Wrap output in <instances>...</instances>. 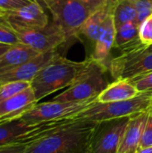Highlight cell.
<instances>
[{"label":"cell","instance_id":"1","mask_svg":"<svg viewBox=\"0 0 152 153\" xmlns=\"http://www.w3.org/2000/svg\"><path fill=\"white\" fill-rule=\"evenodd\" d=\"M97 122L72 119L30 143L24 153H89Z\"/></svg>","mask_w":152,"mask_h":153},{"label":"cell","instance_id":"2","mask_svg":"<svg viewBox=\"0 0 152 153\" xmlns=\"http://www.w3.org/2000/svg\"><path fill=\"white\" fill-rule=\"evenodd\" d=\"M91 61L90 56L76 62L57 54L30 82L38 101L64 88L73 84L86 71Z\"/></svg>","mask_w":152,"mask_h":153},{"label":"cell","instance_id":"3","mask_svg":"<svg viewBox=\"0 0 152 153\" xmlns=\"http://www.w3.org/2000/svg\"><path fill=\"white\" fill-rule=\"evenodd\" d=\"M54 24L69 39L76 38L87 19L105 0H40Z\"/></svg>","mask_w":152,"mask_h":153},{"label":"cell","instance_id":"4","mask_svg":"<svg viewBox=\"0 0 152 153\" xmlns=\"http://www.w3.org/2000/svg\"><path fill=\"white\" fill-rule=\"evenodd\" d=\"M121 54L108 62V72L115 80H132L152 71V46L140 38L118 48Z\"/></svg>","mask_w":152,"mask_h":153},{"label":"cell","instance_id":"5","mask_svg":"<svg viewBox=\"0 0 152 153\" xmlns=\"http://www.w3.org/2000/svg\"><path fill=\"white\" fill-rule=\"evenodd\" d=\"M152 107V92H142L137 97L122 101L100 103L94 102L72 118L75 120L102 122L111 119L130 117L146 111Z\"/></svg>","mask_w":152,"mask_h":153},{"label":"cell","instance_id":"6","mask_svg":"<svg viewBox=\"0 0 152 153\" xmlns=\"http://www.w3.org/2000/svg\"><path fill=\"white\" fill-rule=\"evenodd\" d=\"M107 73H108L107 66L91 58L88 68L82 75L52 100L59 102H78L98 98L99 93L109 84L106 77Z\"/></svg>","mask_w":152,"mask_h":153},{"label":"cell","instance_id":"7","mask_svg":"<svg viewBox=\"0 0 152 153\" xmlns=\"http://www.w3.org/2000/svg\"><path fill=\"white\" fill-rule=\"evenodd\" d=\"M73 118H64L40 123H28L15 119L0 124V147L20 143H32L56 128L69 123Z\"/></svg>","mask_w":152,"mask_h":153},{"label":"cell","instance_id":"8","mask_svg":"<svg viewBox=\"0 0 152 153\" xmlns=\"http://www.w3.org/2000/svg\"><path fill=\"white\" fill-rule=\"evenodd\" d=\"M97 101V98L78 102H59L50 100L36 104L25 113L21 119L28 123H40L45 121L70 118L84 110Z\"/></svg>","mask_w":152,"mask_h":153},{"label":"cell","instance_id":"9","mask_svg":"<svg viewBox=\"0 0 152 153\" xmlns=\"http://www.w3.org/2000/svg\"><path fill=\"white\" fill-rule=\"evenodd\" d=\"M130 117L97 122L89 153H118Z\"/></svg>","mask_w":152,"mask_h":153},{"label":"cell","instance_id":"10","mask_svg":"<svg viewBox=\"0 0 152 153\" xmlns=\"http://www.w3.org/2000/svg\"><path fill=\"white\" fill-rule=\"evenodd\" d=\"M16 32L22 43L31 47L39 53L57 50L61 46L69 41V39L53 22L43 28Z\"/></svg>","mask_w":152,"mask_h":153},{"label":"cell","instance_id":"11","mask_svg":"<svg viewBox=\"0 0 152 153\" xmlns=\"http://www.w3.org/2000/svg\"><path fill=\"white\" fill-rule=\"evenodd\" d=\"M4 19L15 31L39 29L49 23L48 15L38 0H33L20 9L5 12Z\"/></svg>","mask_w":152,"mask_h":153},{"label":"cell","instance_id":"12","mask_svg":"<svg viewBox=\"0 0 152 153\" xmlns=\"http://www.w3.org/2000/svg\"><path fill=\"white\" fill-rule=\"evenodd\" d=\"M57 54H59L58 49L40 53L34 58L21 65L20 66L6 73L0 74V84L15 81L30 82L39 74V72L45 67Z\"/></svg>","mask_w":152,"mask_h":153},{"label":"cell","instance_id":"13","mask_svg":"<svg viewBox=\"0 0 152 153\" xmlns=\"http://www.w3.org/2000/svg\"><path fill=\"white\" fill-rule=\"evenodd\" d=\"M38 100L31 87L0 103V121L7 122L21 118L30 110Z\"/></svg>","mask_w":152,"mask_h":153},{"label":"cell","instance_id":"14","mask_svg":"<svg viewBox=\"0 0 152 153\" xmlns=\"http://www.w3.org/2000/svg\"><path fill=\"white\" fill-rule=\"evenodd\" d=\"M149 111L150 109L135 114L130 117L118 153H136L140 149Z\"/></svg>","mask_w":152,"mask_h":153},{"label":"cell","instance_id":"15","mask_svg":"<svg viewBox=\"0 0 152 153\" xmlns=\"http://www.w3.org/2000/svg\"><path fill=\"white\" fill-rule=\"evenodd\" d=\"M115 3L116 0H105L84 22L79 35H83L87 39L95 44L105 27L108 18L113 13Z\"/></svg>","mask_w":152,"mask_h":153},{"label":"cell","instance_id":"16","mask_svg":"<svg viewBox=\"0 0 152 153\" xmlns=\"http://www.w3.org/2000/svg\"><path fill=\"white\" fill-rule=\"evenodd\" d=\"M116 25L113 13L108 18L103 30L94 44V50L90 57L95 61L104 65L108 69V57L115 45Z\"/></svg>","mask_w":152,"mask_h":153},{"label":"cell","instance_id":"17","mask_svg":"<svg viewBox=\"0 0 152 153\" xmlns=\"http://www.w3.org/2000/svg\"><path fill=\"white\" fill-rule=\"evenodd\" d=\"M39 54H40L39 51L22 42L11 46L10 48L0 56V74L6 73L20 66L34 58Z\"/></svg>","mask_w":152,"mask_h":153},{"label":"cell","instance_id":"18","mask_svg":"<svg viewBox=\"0 0 152 153\" xmlns=\"http://www.w3.org/2000/svg\"><path fill=\"white\" fill-rule=\"evenodd\" d=\"M141 92L130 80H115L110 82L98 96L97 101L100 103L122 101L133 99Z\"/></svg>","mask_w":152,"mask_h":153},{"label":"cell","instance_id":"19","mask_svg":"<svg viewBox=\"0 0 152 153\" xmlns=\"http://www.w3.org/2000/svg\"><path fill=\"white\" fill-rule=\"evenodd\" d=\"M113 16L116 29L129 22L137 21V11L134 0H116Z\"/></svg>","mask_w":152,"mask_h":153},{"label":"cell","instance_id":"20","mask_svg":"<svg viewBox=\"0 0 152 153\" xmlns=\"http://www.w3.org/2000/svg\"><path fill=\"white\" fill-rule=\"evenodd\" d=\"M139 29L140 25L135 22H129L122 24L116 28V39H115V48L123 47L130 42H133L139 39Z\"/></svg>","mask_w":152,"mask_h":153},{"label":"cell","instance_id":"21","mask_svg":"<svg viewBox=\"0 0 152 153\" xmlns=\"http://www.w3.org/2000/svg\"><path fill=\"white\" fill-rule=\"evenodd\" d=\"M30 87V82H9L0 84V103L17 95L27 88Z\"/></svg>","mask_w":152,"mask_h":153},{"label":"cell","instance_id":"22","mask_svg":"<svg viewBox=\"0 0 152 153\" xmlns=\"http://www.w3.org/2000/svg\"><path fill=\"white\" fill-rule=\"evenodd\" d=\"M20 42L17 32L4 19V16L0 17V43L13 46Z\"/></svg>","mask_w":152,"mask_h":153},{"label":"cell","instance_id":"23","mask_svg":"<svg viewBox=\"0 0 152 153\" xmlns=\"http://www.w3.org/2000/svg\"><path fill=\"white\" fill-rule=\"evenodd\" d=\"M137 11L136 22L140 25L152 13V0H134Z\"/></svg>","mask_w":152,"mask_h":153},{"label":"cell","instance_id":"24","mask_svg":"<svg viewBox=\"0 0 152 153\" xmlns=\"http://www.w3.org/2000/svg\"><path fill=\"white\" fill-rule=\"evenodd\" d=\"M139 38L142 43L152 46V13L140 24Z\"/></svg>","mask_w":152,"mask_h":153},{"label":"cell","instance_id":"25","mask_svg":"<svg viewBox=\"0 0 152 153\" xmlns=\"http://www.w3.org/2000/svg\"><path fill=\"white\" fill-rule=\"evenodd\" d=\"M141 92H152V71L130 80Z\"/></svg>","mask_w":152,"mask_h":153},{"label":"cell","instance_id":"26","mask_svg":"<svg viewBox=\"0 0 152 153\" xmlns=\"http://www.w3.org/2000/svg\"><path fill=\"white\" fill-rule=\"evenodd\" d=\"M152 146V107L150 108L147 122L142 133L140 148Z\"/></svg>","mask_w":152,"mask_h":153},{"label":"cell","instance_id":"27","mask_svg":"<svg viewBox=\"0 0 152 153\" xmlns=\"http://www.w3.org/2000/svg\"><path fill=\"white\" fill-rule=\"evenodd\" d=\"M33 0H0V10L3 12H9L20 9Z\"/></svg>","mask_w":152,"mask_h":153},{"label":"cell","instance_id":"28","mask_svg":"<svg viewBox=\"0 0 152 153\" xmlns=\"http://www.w3.org/2000/svg\"><path fill=\"white\" fill-rule=\"evenodd\" d=\"M30 143H20L0 148V153H24Z\"/></svg>","mask_w":152,"mask_h":153},{"label":"cell","instance_id":"29","mask_svg":"<svg viewBox=\"0 0 152 153\" xmlns=\"http://www.w3.org/2000/svg\"><path fill=\"white\" fill-rule=\"evenodd\" d=\"M11 45H7V44H4V43H0V56L4 54L9 48H10Z\"/></svg>","mask_w":152,"mask_h":153},{"label":"cell","instance_id":"30","mask_svg":"<svg viewBox=\"0 0 152 153\" xmlns=\"http://www.w3.org/2000/svg\"><path fill=\"white\" fill-rule=\"evenodd\" d=\"M136 153H152V146L150 147H144V148H140Z\"/></svg>","mask_w":152,"mask_h":153},{"label":"cell","instance_id":"31","mask_svg":"<svg viewBox=\"0 0 152 153\" xmlns=\"http://www.w3.org/2000/svg\"><path fill=\"white\" fill-rule=\"evenodd\" d=\"M0 14L4 15V12H3V11H1V10H0Z\"/></svg>","mask_w":152,"mask_h":153},{"label":"cell","instance_id":"32","mask_svg":"<svg viewBox=\"0 0 152 153\" xmlns=\"http://www.w3.org/2000/svg\"><path fill=\"white\" fill-rule=\"evenodd\" d=\"M1 123H4V122H2V121H0V124H1Z\"/></svg>","mask_w":152,"mask_h":153},{"label":"cell","instance_id":"33","mask_svg":"<svg viewBox=\"0 0 152 153\" xmlns=\"http://www.w3.org/2000/svg\"><path fill=\"white\" fill-rule=\"evenodd\" d=\"M0 148H1V147H0Z\"/></svg>","mask_w":152,"mask_h":153}]
</instances>
